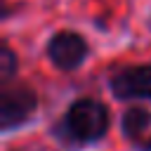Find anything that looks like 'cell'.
Returning a JSON list of instances; mask_svg holds the SVG:
<instances>
[{"instance_id":"1","label":"cell","mask_w":151,"mask_h":151,"mask_svg":"<svg viewBox=\"0 0 151 151\" xmlns=\"http://www.w3.org/2000/svg\"><path fill=\"white\" fill-rule=\"evenodd\" d=\"M61 125H64V132L80 144L97 142L109 130V109L99 99L80 97L68 106Z\"/></svg>"},{"instance_id":"4","label":"cell","mask_w":151,"mask_h":151,"mask_svg":"<svg viewBox=\"0 0 151 151\" xmlns=\"http://www.w3.org/2000/svg\"><path fill=\"white\" fill-rule=\"evenodd\" d=\"M113 97L118 99H151V64L125 66L109 80Z\"/></svg>"},{"instance_id":"2","label":"cell","mask_w":151,"mask_h":151,"mask_svg":"<svg viewBox=\"0 0 151 151\" xmlns=\"http://www.w3.org/2000/svg\"><path fill=\"white\" fill-rule=\"evenodd\" d=\"M38 109V97L26 85H2L0 94V123L2 130L24 125Z\"/></svg>"},{"instance_id":"5","label":"cell","mask_w":151,"mask_h":151,"mask_svg":"<svg viewBox=\"0 0 151 151\" xmlns=\"http://www.w3.org/2000/svg\"><path fill=\"white\" fill-rule=\"evenodd\" d=\"M120 127H123V134H125L132 144L139 146V144L149 137L146 130L151 127V111L144 109V106H130V109L123 113Z\"/></svg>"},{"instance_id":"6","label":"cell","mask_w":151,"mask_h":151,"mask_svg":"<svg viewBox=\"0 0 151 151\" xmlns=\"http://www.w3.org/2000/svg\"><path fill=\"white\" fill-rule=\"evenodd\" d=\"M14 73H17V54L12 52L9 45L2 42V47H0V80H2V85H7Z\"/></svg>"},{"instance_id":"3","label":"cell","mask_w":151,"mask_h":151,"mask_svg":"<svg viewBox=\"0 0 151 151\" xmlns=\"http://www.w3.org/2000/svg\"><path fill=\"white\" fill-rule=\"evenodd\" d=\"M87 52H90V47H87L85 38L78 35V33H73V31H59L47 42V57L61 71L78 68L85 61Z\"/></svg>"}]
</instances>
